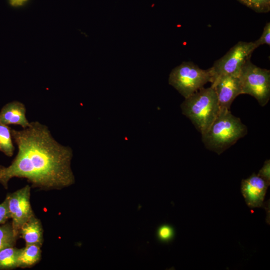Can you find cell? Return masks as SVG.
Wrapping results in <instances>:
<instances>
[{"mask_svg":"<svg viewBox=\"0 0 270 270\" xmlns=\"http://www.w3.org/2000/svg\"><path fill=\"white\" fill-rule=\"evenodd\" d=\"M17 154L8 166H0V184L8 188L13 178H26L33 187L60 190L73 184V152L52 136L48 126L38 121L20 130H11Z\"/></svg>","mask_w":270,"mask_h":270,"instance_id":"cell-1","label":"cell"},{"mask_svg":"<svg viewBox=\"0 0 270 270\" xmlns=\"http://www.w3.org/2000/svg\"><path fill=\"white\" fill-rule=\"evenodd\" d=\"M248 132L247 127L230 110H220L207 130L202 135L206 148L221 154Z\"/></svg>","mask_w":270,"mask_h":270,"instance_id":"cell-2","label":"cell"},{"mask_svg":"<svg viewBox=\"0 0 270 270\" xmlns=\"http://www.w3.org/2000/svg\"><path fill=\"white\" fill-rule=\"evenodd\" d=\"M182 113L203 134L217 116L220 108L217 96L212 86L202 88L185 98L180 105Z\"/></svg>","mask_w":270,"mask_h":270,"instance_id":"cell-3","label":"cell"},{"mask_svg":"<svg viewBox=\"0 0 270 270\" xmlns=\"http://www.w3.org/2000/svg\"><path fill=\"white\" fill-rule=\"evenodd\" d=\"M213 74L210 68L203 70L192 62H184L171 71L168 84L184 98L202 88L207 82H212Z\"/></svg>","mask_w":270,"mask_h":270,"instance_id":"cell-4","label":"cell"},{"mask_svg":"<svg viewBox=\"0 0 270 270\" xmlns=\"http://www.w3.org/2000/svg\"><path fill=\"white\" fill-rule=\"evenodd\" d=\"M240 76L242 94L252 96L260 106H265L270 98V70L256 66L250 59L243 66Z\"/></svg>","mask_w":270,"mask_h":270,"instance_id":"cell-5","label":"cell"},{"mask_svg":"<svg viewBox=\"0 0 270 270\" xmlns=\"http://www.w3.org/2000/svg\"><path fill=\"white\" fill-rule=\"evenodd\" d=\"M256 48L254 42H238L210 68L214 80L222 74H240L243 66Z\"/></svg>","mask_w":270,"mask_h":270,"instance_id":"cell-6","label":"cell"},{"mask_svg":"<svg viewBox=\"0 0 270 270\" xmlns=\"http://www.w3.org/2000/svg\"><path fill=\"white\" fill-rule=\"evenodd\" d=\"M30 186L26 185L6 197L12 219V226L18 236H19L21 228L34 215L30 204Z\"/></svg>","mask_w":270,"mask_h":270,"instance_id":"cell-7","label":"cell"},{"mask_svg":"<svg viewBox=\"0 0 270 270\" xmlns=\"http://www.w3.org/2000/svg\"><path fill=\"white\" fill-rule=\"evenodd\" d=\"M240 74H222L216 76L211 86L217 96L220 109H230L234 100L242 94Z\"/></svg>","mask_w":270,"mask_h":270,"instance_id":"cell-8","label":"cell"},{"mask_svg":"<svg viewBox=\"0 0 270 270\" xmlns=\"http://www.w3.org/2000/svg\"><path fill=\"white\" fill-rule=\"evenodd\" d=\"M268 186L266 182L254 174L242 180L241 190L247 205L252 208L262 206Z\"/></svg>","mask_w":270,"mask_h":270,"instance_id":"cell-9","label":"cell"},{"mask_svg":"<svg viewBox=\"0 0 270 270\" xmlns=\"http://www.w3.org/2000/svg\"><path fill=\"white\" fill-rule=\"evenodd\" d=\"M26 112V108L22 102L18 100L8 102L0 111V122L6 125H19L25 128L30 124Z\"/></svg>","mask_w":270,"mask_h":270,"instance_id":"cell-10","label":"cell"},{"mask_svg":"<svg viewBox=\"0 0 270 270\" xmlns=\"http://www.w3.org/2000/svg\"><path fill=\"white\" fill-rule=\"evenodd\" d=\"M26 244H36L42 246L43 242V229L40 220L32 216L21 228L19 236Z\"/></svg>","mask_w":270,"mask_h":270,"instance_id":"cell-11","label":"cell"},{"mask_svg":"<svg viewBox=\"0 0 270 270\" xmlns=\"http://www.w3.org/2000/svg\"><path fill=\"white\" fill-rule=\"evenodd\" d=\"M41 246L36 244H26L21 248L18 258V268H26L36 264L40 259Z\"/></svg>","mask_w":270,"mask_h":270,"instance_id":"cell-12","label":"cell"},{"mask_svg":"<svg viewBox=\"0 0 270 270\" xmlns=\"http://www.w3.org/2000/svg\"><path fill=\"white\" fill-rule=\"evenodd\" d=\"M21 248L8 247L0 250V270L18 268V258Z\"/></svg>","mask_w":270,"mask_h":270,"instance_id":"cell-13","label":"cell"},{"mask_svg":"<svg viewBox=\"0 0 270 270\" xmlns=\"http://www.w3.org/2000/svg\"><path fill=\"white\" fill-rule=\"evenodd\" d=\"M10 128L0 122V151L8 156H12L14 150Z\"/></svg>","mask_w":270,"mask_h":270,"instance_id":"cell-14","label":"cell"},{"mask_svg":"<svg viewBox=\"0 0 270 270\" xmlns=\"http://www.w3.org/2000/svg\"><path fill=\"white\" fill-rule=\"evenodd\" d=\"M18 237L14 230L12 222L0 226V250L6 248L14 246Z\"/></svg>","mask_w":270,"mask_h":270,"instance_id":"cell-15","label":"cell"},{"mask_svg":"<svg viewBox=\"0 0 270 270\" xmlns=\"http://www.w3.org/2000/svg\"><path fill=\"white\" fill-rule=\"evenodd\" d=\"M257 12H268L270 10V0H238Z\"/></svg>","mask_w":270,"mask_h":270,"instance_id":"cell-16","label":"cell"},{"mask_svg":"<svg viewBox=\"0 0 270 270\" xmlns=\"http://www.w3.org/2000/svg\"><path fill=\"white\" fill-rule=\"evenodd\" d=\"M158 240L163 243H168L172 241L174 237V228L168 224L160 226L156 230Z\"/></svg>","mask_w":270,"mask_h":270,"instance_id":"cell-17","label":"cell"},{"mask_svg":"<svg viewBox=\"0 0 270 270\" xmlns=\"http://www.w3.org/2000/svg\"><path fill=\"white\" fill-rule=\"evenodd\" d=\"M254 43L257 48L258 46L264 44L270 46V22L266 23L260 38Z\"/></svg>","mask_w":270,"mask_h":270,"instance_id":"cell-18","label":"cell"},{"mask_svg":"<svg viewBox=\"0 0 270 270\" xmlns=\"http://www.w3.org/2000/svg\"><path fill=\"white\" fill-rule=\"evenodd\" d=\"M262 178L268 186L270 184V160H266L257 174Z\"/></svg>","mask_w":270,"mask_h":270,"instance_id":"cell-19","label":"cell"},{"mask_svg":"<svg viewBox=\"0 0 270 270\" xmlns=\"http://www.w3.org/2000/svg\"><path fill=\"white\" fill-rule=\"evenodd\" d=\"M10 218L6 198L0 204V224L6 223L8 219Z\"/></svg>","mask_w":270,"mask_h":270,"instance_id":"cell-20","label":"cell"},{"mask_svg":"<svg viewBox=\"0 0 270 270\" xmlns=\"http://www.w3.org/2000/svg\"><path fill=\"white\" fill-rule=\"evenodd\" d=\"M30 1V0H8L9 4L16 8L25 6Z\"/></svg>","mask_w":270,"mask_h":270,"instance_id":"cell-21","label":"cell"}]
</instances>
